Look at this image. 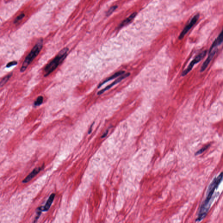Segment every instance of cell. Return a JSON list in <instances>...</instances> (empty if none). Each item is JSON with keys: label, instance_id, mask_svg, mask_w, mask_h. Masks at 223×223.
<instances>
[{"label": "cell", "instance_id": "5b68a950", "mask_svg": "<svg viewBox=\"0 0 223 223\" xmlns=\"http://www.w3.org/2000/svg\"><path fill=\"white\" fill-rule=\"evenodd\" d=\"M199 18V15L197 14L191 19V20H190V22H189V23L186 25V27L184 28L182 32H181L179 37V39L181 40V39H183L184 38L185 35L196 24Z\"/></svg>", "mask_w": 223, "mask_h": 223}, {"label": "cell", "instance_id": "44dd1931", "mask_svg": "<svg viewBox=\"0 0 223 223\" xmlns=\"http://www.w3.org/2000/svg\"><path fill=\"white\" fill-rule=\"evenodd\" d=\"M108 131L107 130V131H106V132L105 133H104V134L102 135V138H104L105 137H106V135H107V134H108Z\"/></svg>", "mask_w": 223, "mask_h": 223}, {"label": "cell", "instance_id": "30bf717a", "mask_svg": "<svg viewBox=\"0 0 223 223\" xmlns=\"http://www.w3.org/2000/svg\"><path fill=\"white\" fill-rule=\"evenodd\" d=\"M124 73L125 71H119V72L115 73L113 75H112V76H111L110 77L106 79L105 81H104L103 82H102L101 83L100 85H99V86H98V88L101 87L102 85H104V84H105L107 82H109V81L113 80V79L118 77L120 76V75H123L124 74Z\"/></svg>", "mask_w": 223, "mask_h": 223}, {"label": "cell", "instance_id": "ba28073f", "mask_svg": "<svg viewBox=\"0 0 223 223\" xmlns=\"http://www.w3.org/2000/svg\"><path fill=\"white\" fill-rule=\"evenodd\" d=\"M223 42V29L221 31V32L220 34L218 36L217 38L215 40L212 44V46L210 47V49L209 51H217L216 48L218 46H220Z\"/></svg>", "mask_w": 223, "mask_h": 223}, {"label": "cell", "instance_id": "ffe728a7", "mask_svg": "<svg viewBox=\"0 0 223 223\" xmlns=\"http://www.w3.org/2000/svg\"><path fill=\"white\" fill-rule=\"evenodd\" d=\"M93 124H94V123H93L92 124V125L91 126V127H90V128H89V130H88V134H90V133H91L92 131V126H93Z\"/></svg>", "mask_w": 223, "mask_h": 223}, {"label": "cell", "instance_id": "9c48e42d", "mask_svg": "<svg viewBox=\"0 0 223 223\" xmlns=\"http://www.w3.org/2000/svg\"><path fill=\"white\" fill-rule=\"evenodd\" d=\"M44 164H43V165L41 167H37V168H36L34 169L30 174H29V175H28L23 180L22 182L23 183H27L29 181L31 180L36 175L42 170V169H43V167H44Z\"/></svg>", "mask_w": 223, "mask_h": 223}, {"label": "cell", "instance_id": "d6986e66", "mask_svg": "<svg viewBox=\"0 0 223 223\" xmlns=\"http://www.w3.org/2000/svg\"><path fill=\"white\" fill-rule=\"evenodd\" d=\"M117 8V6H114L112 7L110 9L108 10V12H107L106 14H107V15H110L112 14V13H113L115 9Z\"/></svg>", "mask_w": 223, "mask_h": 223}, {"label": "cell", "instance_id": "7c38bea8", "mask_svg": "<svg viewBox=\"0 0 223 223\" xmlns=\"http://www.w3.org/2000/svg\"><path fill=\"white\" fill-rule=\"evenodd\" d=\"M137 13H136V12H134V13H133V14H132L131 15H130L128 18L125 19V20H124L120 24V25H119V27L120 28V27H123V26H125V25H127L128 24L130 23V22L133 20V19L136 17V15H137Z\"/></svg>", "mask_w": 223, "mask_h": 223}, {"label": "cell", "instance_id": "6da1fadb", "mask_svg": "<svg viewBox=\"0 0 223 223\" xmlns=\"http://www.w3.org/2000/svg\"><path fill=\"white\" fill-rule=\"evenodd\" d=\"M223 179V172H222L218 177H215L210 184L207 190L206 197L200 207L198 217L196 219V222H200L205 218L210 208L213 194Z\"/></svg>", "mask_w": 223, "mask_h": 223}, {"label": "cell", "instance_id": "8fae6325", "mask_svg": "<svg viewBox=\"0 0 223 223\" xmlns=\"http://www.w3.org/2000/svg\"><path fill=\"white\" fill-rule=\"evenodd\" d=\"M55 196V193H52L50 196L48 198V201H47L46 205L43 207V211H47L50 209L51 205H52V202H53V201H54Z\"/></svg>", "mask_w": 223, "mask_h": 223}, {"label": "cell", "instance_id": "4fadbf2b", "mask_svg": "<svg viewBox=\"0 0 223 223\" xmlns=\"http://www.w3.org/2000/svg\"><path fill=\"white\" fill-rule=\"evenodd\" d=\"M12 73L8 75L5 76V77L1 79V82H0L1 87H2L8 82V81L10 79V78L11 77V76H12Z\"/></svg>", "mask_w": 223, "mask_h": 223}, {"label": "cell", "instance_id": "9a60e30c", "mask_svg": "<svg viewBox=\"0 0 223 223\" xmlns=\"http://www.w3.org/2000/svg\"><path fill=\"white\" fill-rule=\"evenodd\" d=\"M42 208V207H38V208L37 209L36 216V218L34 219V222H36V221H37L38 220V219L39 218V217H40L41 214H42V211H43V209Z\"/></svg>", "mask_w": 223, "mask_h": 223}, {"label": "cell", "instance_id": "5bb4252c", "mask_svg": "<svg viewBox=\"0 0 223 223\" xmlns=\"http://www.w3.org/2000/svg\"><path fill=\"white\" fill-rule=\"evenodd\" d=\"M43 97L42 96H39L37 98L36 100L34 102V106H39L43 102Z\"/></svg>", "mask_w": 223, "mask_h": 223}, {"label": "cell", "instance_id": "2e32d148", "mask_svg": "<svg viewBox=\"0 0 223 223\" xmlns=\"http://www.w3.org/2000/svg\"><path fill=\"white\" fill-rule=\"evenodd\" d=\"M209 146H210V145L208 144V145H206V146H204L203 148L200 149L196 153V155H198L201 154V153H203V152H204L206 150H207V149L209 148Z\"/></svg>", "mask_w": 223, "mask_h": 223}, {"label": "cell", "instance_id": "7a4b0ae2", "mask_svg": "<svg viewBox=\"0 0 223 223\" xmlns=\"http://www.w3.org/2000/svg\"><path fill=\"white\" fill-rule=\"evenodd\" d=\"M69 48H65L60 51L55 57L49 62L44 69V75L47 77L52 73L67 57Z\"/></svg>", "mask_w": 223, "mask_h": 223}, {"label": "cell", "instance_id": "52a82bcc", "mask_svg": "<svg viewBox=\"0 0 223 223\" xmlns=\"http://www.w3.org/2000/svg\"><path fill=\"white\" fill-rule=\"evenodd\" d=\"M216 51H209L208 57L206 59L205 61V62H204V63L203 64V65H202L201 67V70H200V72L201 73L204 72L205 70L208 67L209 64L210 63V62H211L213 57H214V55H215Z\"/></svg>", "mask_w": 223, "mask_h": 223}, {"label": "cell", "instance_id": "e0dca14e", "mask_svg": "<svg viewBox=\"0 0 223 223\" xmlns=\"http://www.w3.org/2000/svg\"><path fill=\"white\" fill-rule=\"evenodd\" d=\"M24 16H25V15H24V14H23H23H20V15H19L18 16V17L15 18V20H14V23H17V22H19L20 20L22 19Z\"/></svg>", "mask_w": 223, "mask_h": 223}, {"label": "cell", "instance_id": "8992f818", "mask_svg": "<svg viewBox=\"0 0 223 223\" xmlns=\"http://www.w3.org/2000/svg\"><path fill=\"white\" fill-rule=\"evenodd\" d=\"M130 75V73H126L125 74L123 75H122L121 77L117 79H116L115 81H114L113 83H112L111 84H110V85H109V86H107L106 87L103 88L102 90L100 91L99 92H98L97 95H101L102 93H104L107 90H109L113 86H114L116 85V84H117L118 83H119V82H121L122 80H123V79H125V78L128 77V76H129V75Z\"/></svg>", "mask_w": 223, "mask_h": 223}, {"label": "cell", "instance_id": "3957f363", "mask_svg": "<svg viewBox=\"0 0 223 223\" xmlns=\"http://www.w3.org/2000/svg\"><path fill=\"white\" fill-rule=\"evenodd\" d=\"M43 47V40L41 39L38 42L32 49L30 53L26 56L22 65L20 68V72L23 73L32 62L34 59L38 55Z\"/></svg>", "mask_w": 223, "mask_h": 223}, {"label": "cell", "instance_id": "ac0fdd59", "mask_svg": "<svg viewBox=\"0 0 223 223\" xmlns=\"http://www.w3.org/2000/svg\"><path fill=\"white\" fill-rule=\"evenodd\" d=\"M17 64H18V62L17 61H13L9 62V63L7 64V65H6V67L7 68H9L10 67L14 66V65H17Z\"/></svg>", "mask_w": 223, "mask_h": 223}, {"label": "cell", "instance_id": "277c9868", "mask_svg": "<svg viewBox=\"0 0 223 223\" xmlns=\"http://www.w3.org/2000/svg\"><path fill=\"white\" fill-rule=\"evenodd\" d=\"M207 51H204L200 53V54H198L195 57L194 59L191 61L189 65L188 66L187 68L184 70L183 72L182 73V76H184L187 75L188 73L191 72V70L192 69L194 65L198 63V62L201 61L202 60L204 59V57L206 55Z\"/></svg>", "mask_w": 223, "mask_h": 223}]
</instances>
